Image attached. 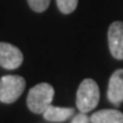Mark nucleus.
<instances>
[{
  "label": "nucleus",
  "mask_w": 123,
  "mask_h": 123,
  "mask_svg": "<svg viewBox=\"0 0 123 123\" xmlns=\"http://www.w3.org/2000/svg\"><path fill=\"white\" fill-rule=\"evenodd\" d=\"M56 2H57L58 9L63 14L73 13L78 6V0H56Z\"/></svg>",
  "instance_id": "9"
},
{
  "label": "nucleus",
  "mask_w": 123,
  "mask_h": 123,
  "mask_svg": "<svg viewBox=\"0 0 123 123\" xmlns=\"http://www.w3.org/2000/svg\"><path fill=\"white\" fill-rule=\"evenodd\" d=\"M25 89V80L19 75H5L0 79V101L13 104Z\"/></svg>",
  "instance_id": "3"
},
{
  "label": "nucleus",
  "mask_w": 123,
  "mask_h": 123,
  "mask_svg": "<svg viewBox=\"0 0 123 123\" xmlns=\"http://www.w3.org/2000/svg\"><path fill=\"white\" fill-rule=\"evenodd\" d=\"M91 123H123V114L116 110H101L93 113Z\"/></svg>",
  "instance_id": "8"
},
{
  "label": "nucleus",
  "mask_w": 123,
  "mask_h": 123,
  "mask_svg": "<svg viewBox=\"0 0 123 123\" xmlns=\"http://www.w3.org/2000/svg\"><path fill=\"white\" fill-rule=\"evenodd\" d=\"M107 98L114 105H120L123 101V70H116L112 74L108 82Z\"/></svg>",
  "instance_id": "6"
},
{
  "label": "nucleus",
  "mask_w": 123,
  "mask_h": 123,
  "mask_svg": "<svg viewBox=\"0 0 123 123\" xmlns=\"http://www.w3.org/2000/svg\"><path fill=\"white\" fill-rule=\"evenodd\" d=\"M55 90L49 83H39L31 89L27 95V107L34 114H43L51 105Z\"/></svg>",
  "instance_id": "1"
},
{
  "label": "nucleus",
  "mask_w": 123,
  "mask_h": 123,
  "mask_svg": "<svg viewBox=\"0 0 123 123\" xmlns=\"http://www.w3.org/2000/svg\"><path fill=\"white\" fill-rule=\"evenodd\" d=\"M27 2L32 10H34L37 13H42L48 8L50 0H27Z\"/></svg>",
  "instance_id": "10"
},
{
  "label": "nucleus",
  "mask_w": 123,
  "mask_h": 123,
  "mask_svg": "<svg viewBox=\"0 0 123 123\" xmlns=\"http://www.w3.org/2000/svg\"><path fill=\"white\" fill-rule=\"evenodd\" d=\"M108 46L111 54L116 59H123V23L114 22L108 29Z\"/></svg>",
  "instance_id": "5"
},
{
  "label": "nucleus",
  "mask_w": 123,
  "mask_h": 123,
  "mask_svg": "<svg viewBox=\"0 0 123 123\" xmlns=\"http://www.w3.org/2000/svg\"><path fill=\"white\" fill-rule=\"evenodd\" d=\"M23 63L22 51L10 43L0 42V66L7 70H15Z\"/></svg>",
  "instance_id": "4"
},
{
  "label": "nucleus",
  "mask_w": 123,
  "mask_h": 123,
  "mask_svg": "<svg viewBox=\"0 0 123 123\" xmlns=\"http://www.w3.org/2000/svg\"><path fill=\"white\" fill-rule=\"evenodd\" d=\"M71 123H90V119L86 115V113H81L80 112L79 114L75 115L74 119L72 120Z\"/></svg>",
  "instance_id": "11"
},
{
  "label": "nucleus",
  "mask_w": 123,
  "mask_h": 123,
  "mask_svg": "<svg viewBox=\"0 0 123 123\" xmlns=\"http://www.w3.org/2000/svg\"><path fill=\"white\" fill-rule=\"evenodd\" d=\"M74 114V110L70 107H57V106L50 105L47 110L43 112V117L50 122H64L67 119H70Z\"/></svg>",
  "instance_id": "7"
},
{
  "label": "nucleus",
  "mask_w": 123,
  "mask_h": 123,
  "mask_svg": "<svg viewBox=\"0 0 123 123\" xmlns=\"http://www.w3.org/2000/svg\"><path fill=\"white\" fill-rule=\"evenodd\" d=\"M100 92L98 84L92 79L83 80L76 92V107L81 113L91 112L99 103Z\"/></svg>",
  "instance_id": "2"
}]
</instances>
